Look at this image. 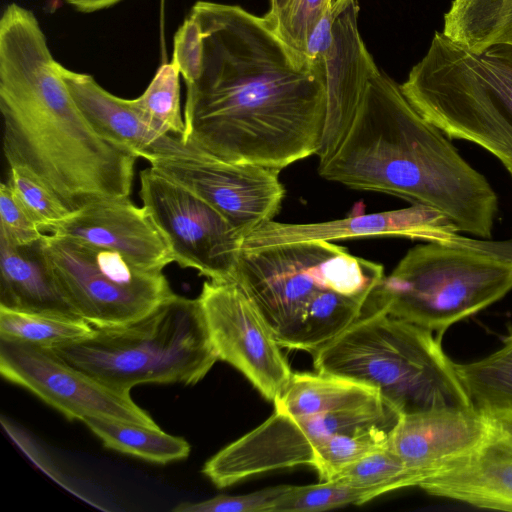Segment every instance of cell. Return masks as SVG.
Returning a JSON list of instances; mask_svg holds the SVG:
<instances>
[{
    "label": "cell",
    "instance_id": "cell-17",
    "mask_svg": "<svg viewBox=\"0 0 512 512\" xmlns=\"http://www.w3.org/2000/svg\"><path fill=\"white\" fill-rule=\"evenodd\" d=\"M487 416L481 443L418 487L474 507L512 511V414Z\"/></svg>",
    "mask_w": 512,
    "mask_h": 512
},
{
    "label": "cell",
    "instance_id": "cell-8",
    "mask_svg": "<svg viewBox=\"0 0 512 512\" xmlns=\"http://www.w3.org/2000/svg\"><path fill=\"white\" fill-rule=\"evenodd\" d=\"M512 290V242L410 249L374 291L370 304L389 315L443 333Z\"/></svg>",
    "mask_w": 512,
    "mask_h": 512
},
{
    "label": "cell",
    "instance_id": "cell-34",
    "mask_svg": "<svg viewBox=\"0 0 512 512\" xmlns=\"http://www.w3.org/2000/svg\"><path fill=\"white\" fill-rule=\"evenodd\" d=\"M44 235L45 233L33 221L8 182L1 183L0 237L15 245L24 246L41 240Z\"/></svg>",
    "mask_w": 512,
    "mask_h": 512
},
{
    "label": "cell",
    "instance_id": "cell-27",
    "mask_svg": "<svg viewBox=\"0 0 512 512\" xmlns=\"http://www.w3.org/2000/svg\"><path fill=\"white\" fill-rule=\"evenodd\" d=\"M394 426L372 425L333 434L315 447L311 467L320 481H328L347 465L386 447Z\"/></svg>",
    "mask_w": 512,
    "mask_h": 512
},
{
    "label": "cell",
    "instance_id": "cell-36",
    "mask_svg": "<svg viewBox=\"0 0 512 512\" xmlns=\"http://www.w3.org/2000/svg\"><path fill=\"white\" fill-rule=\"evenodd\" d=\"M333 1L327 5L307 39L304 54L310 62L315 64H323L324 54L331 42L334 19Z\"/></svg>",
    "mask_w": 512,
    "mask_h": 512
},
{
    "label": "cell",
    "instance_id": "cell-19",
    "mask_svg": "<svg viewBox=\"0 0 512 512\" xmlns=\"http://www.w3.org/2000/svg\"><path fill=\"white\" fill-rule=\"evenodd\" d=\"M487 429L476 408L431 410L400 416L387 446L422 482L473 451Z\"/></svg>",
    "mask_w": 512,
    "mask_h": 512
},
{
    "label": "cell",
    "instance_id": "cell-33",
    "mask_svg": "<svg viewBox=\"0 0 512 512\" xmlns=\"http://www.w3.org/2000/svg\"><path fill=\"white\" fill-rule=\"evenodd\" d=\"M289 486L280 485L244 495H218L200 502L180 503L172 510L174 512H270L275 501Z\"/></svg>",
    "mask_w": 512,
    "mask_h": 512
},
{
    "label": "cell",
    "instance_id": "cell-25",
    "mask_svg": "<svg viewBox=\"0 0 512 512\" xmlns=\"http://www.w3.org/2000/svg\"><path fill=\"white\" fill-rule=\"evenodd\" d=\"M473 406L487 415L512 414V327L501 348L469 363H455Z\"/></svg>",
    "mask_w": 512,
    "mask_h": 512
},
{
    "label": "cell",
    "instance_id": "cell-6",
    "mask_svg": "<svg viewBox=\"0 0 512 512\" xmlns=\"http://www.w3.org/2000/svg\"><path fill=\"white\" fill-rule=\"evenodd\" d=\"M400 88L447 137L479 145L512 177V46L473 53L435 32Z\"/></svg>",
    "mask_w": 512,
    "mask_h": 512
},
{
    "label": "cell",
    "instance_id": "cell-24",
    "mask_svg": "<svg viewBox=\"0 0 512 512\" xmlns=\"http://www.w3.org/2000/svg\"><path fill=\"white\" fill-rule=\"evenodd\" d=\"M109 449L160 464L185 459L190 445L182 437L159 428L110 418L87 417L82 421Z\"/></svg>",
    "mask_w": 512,
    "mask_h": 512
},
{
    "label": "cell",
    "instance_id": "cell-3",
    "mask_svg": "<svg viewBox=\"0 0 512 512\" xmlns=\"http://www.w3.org/2000/svg\"><path fill=\"white\" fill-rule=\"evenodd\" d=\"M326 180L433 207L458 228L490 238L498 197L446 135L378 69L342 141L319 163Z\"/></svg>",
    "mask_w": 512,
    "mask_h": 512
},
{
    "label": "cell",
    "instance_id": "cell-35",
    "mask_svg": "<svg viewBox=\"0 0 512 512\" xmlns=\"http://www.w3.org/2000/svg\"><path fill=\"white\" fill-rule=\"evenodd\" d=\"M202 50L200 26L196 19L189 14L175 33L171 61L179 70L186 85L193 83L199 75Z\"/></svg>",
    "mask_w": 512,
    "mask_h": 512
},
{
    "label": "cell",
    "instance_id": "cell-18",
    "mask_svg": "<svg viewBox=\"0 0 512 512\" xmlns=\"http://www.w3.org/2000/svg\"><path fill=\"white\" fill-rule=\"evenodd\" d=\"M45 234L118 252L149 270L163 271L174 262L169 246L145 208L134 205L130 198L87 205L49 227Z\"/></svg>",
    "mask_w": 512,
    "mask_h": 512
},
{
    "label": "cell",
    "instance_id": "cell-2",
    "mask_svg": "<svg viewBox=\"0 0 512 512\" xmlns=\"http://www.w3.org/2000/svg\"><path fill=\"white\" fill-rule=\"evenodd\" d=\"M58 65L36 16L8 5L0 20V110L9 167L32 175L72 212L129 198L138 157L94 130Z\"/></svg>",
    "mask_w": 512,
    "mask_h": 512
},
{
    "label": "cell",
    "instance_id": "cell-32",
    "mask_svg": "<svg viewBox=\"0 0 512 512\" xmlns=\"http://www.w3.org/2000/svg\"><path fill=\"white\" fill-rule=\"evenodd\" d=\"M333 0H288L274 18L266 16L282 40L305 55L307 39L327 5Z\"/></svg>",
    "mask_w": 512,
    "mask_h": 512
},
{
    "label": "cell",
    "instance_id": "cell-30",
    "mask_svg": "<svg viewBox=\"0 0 512 512\" xmlns=\"http://www.w3.org/2000/svg\"><path fill=\"white\" fill-rule=\"evenodd\" d=\"M376 495L369 490L353 487L338 480L318 484L289 486L275 501L270 512H316L345 505H361Z\"/></svg>",
    "mask_w": 512,
    "mask_h": 512
},
{
    "label": "cell",
    "instance_id": "cell-26",
    "mask_svg": "<svg viewBox=\"0 0 512 512\" xmlns=\"http://www.w3.org/2000/svg\"><path fill=\"white\" fill-rule=\"evenodd\" d=\"M94 329L78 316L0 307V339L53 349L84 339Z\"/></svg>",
    "mask_w": 512,
    "mask_h": 512
},
{
    "label": "cell",
    "instance_id": "cell-7",
    "mask_svg": "<svg viewBox=\"0 0 512 512\" xmlns=\"http://www.w3.org/2000/svg\"><path fill=\"white\" fill-rule=\"evenodd\" d=\"M53 350L124 392L148 383L194 385L219 360L198 299L177 294L133 323L95 328L90 336Z\"/></svg>",
    "mask_w": 512,
    "mask_h": 512
},
{
    "label": "cell",
    "instance_id": "cell-29",
    "mask_svg": "<svg viewBox=\"0 0 512 512\" xmlns=\"http://www.w3.org/2000/svg\"><path fill=\"white\" fill-rule=\"evenodd\" d=\"M179 76V70L173 62L163 64L146 90L132 99V103L156 130L183 139L185 122L180 107Z\"/></svg>",
    "mask_w": 512,
    "mask_h": 512
},
{
    "label": "cell",
    "instance_id": "cell-23",
    "mask_svg": "<svg viewBox=\"0 0 512 512\" xmlns=\"http://www.w3.org/2000/svg\"><path fill=\"white\" fill-rule=\"evenodd\" d=\"M441 32L473 53L512 46V0H453Z\"/></svg>",
    "mask_w": 512,
    "mask_h": 512
},
{
    "label": "cell",
    "instance_id": "cell-31",
    "mask_svg": "<svg viewBox=\"0 0 512 512\" xmlns=\"http://www.w3.org/2000/svg\"><path fill=\"white\" fill-rule=\"evenodd\" d=\"M7 182L44 233L73 213L50 189L23 169L10 167Z\"/></svg>",
    "mask_w": 512,
    "mask_h": 512
},
{
    "label": "cell",
    "instance_id": "cell-28",
    "mask_svg": "<svg viewBox=\"0 0 512 512\" xmlns=\"http://www.w3.org/2000/svg\"><path fill=\"white\" fill-rule=\"evenodd\" d=\"M330 480L372 491L376 497L390 491L418 486L421 482L388 446L347 465Z\"/></svg>",
    "mask_w": 512,
    "mask_h": 512
},
{
    "label": "cell",
    "instance_id": "cell-21",
    "mask_svg": "<svg viewBox=\"0 0 512 512\" xmlns=\"http://www.w3.org/2000/svg\"><path fill=\"white\" fill-rule=\"evenodd\" d=\"M42 239L18 246L0 237V307L77 316L56 281Z\"/></svg>",
    "mask_w": 512,
    "mask_h": 512
},
{
    "label": "cell",
    "instance_id": "cell-38",
    "mask_svg": "<svg viewBox=\"0 0 512 512\" xmlns=\"http://www.w3.org/2000/svg\"><path fill=\"white\" fill-rule=\"evenodd\" d=\"M288 0H270V10L266 14L269 18L276 17L286 6Z\"/></svg>",
    "mask_w": 512,
    "mask_h": 512
},
{
    "label": "cell",
    "instance_id": "cell-4",
    "mask_svg": "<svg viewBox=\"0 0 512 512\" xmlns=\"http://www.w3.org/2000/svg\"><path fill=\"white\" fill-rule=\"evenodd\" d=\"M381 264L329 241L242 249L233 281L281 348L314 353L366 311Z\"/></svg>",
    "mask_w": 512,
    "mask_h": 512
},
{
    "label": "cell",
    "instance_id": "cell-16",
    "mask_svg": "<svg viewBox=\"0 0 512 512\" xmlns=\"http://www.w3.org/2000/svg\"><path fill=\"white\" fill-rule=\"evenodd\" d=\"M355 0L333 1V30L323 57L327 96L326 122L319 163L328 159L346 134L368 83L379 69L358 28Z\"/></svg>",
    "mask_w": 512,
    "mask_h": 512
},
{
    "label": "cell",
    "instance_id": "cell-10",
    "mask_svg": "<svg viewBox=\"0 0 512 512\" xmlns=\"http://www.w3.org/2000/svg\"><path fill=\"white\" fill-rule=\"evenodd\" d=\"M400 415L381 399L313 416L274 413L205 462L202 473L218 488L279 469L312 466L315 447L327 437L372 425H395Z\"/></svg>",
    "mask_w": 512,
    "mask_h": 512
},
{
    "label": "cell",
    "instance_id": "cell-12",
    "mask_svg": "<svg viewBox=\"0 0 512 512\" xmlns=\"http://www.w3.org/2000/svg\"><path fill=\"white\" fill-rule=\"evenodd\" d=\"M0 373L69 420L110 418L159 428L130 392L110 388L60 358L53 349L0 339Z\"/></svg>",
    "mask_w": 512,
    "mask_h": 512
},
{
    "label": "cell",
    "instance_id": "cell-20",
    "mask_svg": "<svg viewBox=\"0 0 512 512\" xmlns=\"http://www.w3.org/2000/svg\"><path fill=\"white\" fill-rule=\"evenodd\" d=\"M59 72L80 111L94 130L111 143L149 163L165 158L198 157L205 151L186 144L182 137L152 127L132 103L117 97L88 74L67 69Z\"/></svg>",
    "mask_w": 512,
    "mask_h": 512
},
{
    "label": "cell",
    "instance_id": "cell-22",
    "mask_svg": "<svg viewBox=\"0 0 512 512\" xmlns=\"http://www.w3.org/2000/svg\"><path fill=\"white\" fill-rule=\"evenodd\" d=\"M381 399L361 383L320 372H293L274 402L275 410L292 416H313L358 407Z\"/></svg>",
    "mask_w": 512,
    "mask_h": 512
},
{
    "label": "cell",
    "instance_id": "cell-37",
    "mask_svg": "<svg viewBox=\"0 0 512 512\" xmlns=\"http://www.w3.org/2000/svg\"><path fill=\"white\" fill-rule=\"evenodd\" d=\"M80 12L90 13L108 8L121 0H63Z\"/></svg>",
    "mask_w": 512,
    "mask_h": 512
},
{
    "label": "cell",
    "instance_id": "cell-11",
    "mask_svg": "<svg viewBox=\"0 0 512 512\" xmlns=\"http://www.w3.org/2000/svg\"><path fill=\"white\" fill-rule=\"evenodd\" d=\"M139 195L182 268L233 281L244 236L202 198L153 167L140 172Z\"/></svg>",
    "mask_w": 512,
    "mask_h": 512
},
{
    "label": "cell",
    "instance_id": "cell-9",
    "mask_svg": "<svg viewBox=\"0 0 512 512\" xmlns=\"http://www.w3.org/2000/svg\"><path fill=\"white\" fill-rule=\"evenodd\" d=\"M42 245L67 302L94 328L133 323L175 295L163 271L118 252L51 234Z\"/></svg>",
    "mask_w": 512,
    "mask_h": 512
},
{
    "label": "cell",
    "instance_id": "cell-1",
    "mask_svg": "<svg viewBox=\"0 0 512 512\" xmlns=\"http://www.w3.org/2000/svg\"><path fill=\"white\" fill-rule=\"evenodd\" d=\"M197 79L186 85L183 141L217 158L282 170L317 155L327 96L323 64L290 48L266 16L198 1Z\"/></svg>",
    "mask_w": 512,
    "mask_h": 512
},
{
    "label": "cell",
    "instance_id": "cell-15",
    "mask_svg": "<svg viewBox=\"0 0 512 512\" xmlns=\"http://www.w3.org/2000/svg\"><path fill=\"white\" fill-rule=\"evenodd\" d=\"M459 233L444 213L427 205L413 204L407 208L368 214L355 207L349 216L336 220L305 224L266 222L245 236L242 249L367 237H403L455 245L477 241Z\"/></svg>",
    "mask_w": 512,
    "mask_h": 512
},
{
    "label": "cell",
    "instance_id": "cell-14",
    "mask_svg": "<svg viewBox=\"0 0 512 512\" xmlns=\"http://www.w3.org/2000/svg\"><path fill=\"white\" fill-rule=\"evenodd\" d=\"M151 164L216 209L244 238L278 214L285 188L281 170L233 163L207 152L198 157L165 158Z\"/></svg>",
    "mask_w": 512,
    "mask_h": 512
},
{
    "label": "cell",
    "instance_id": "cell-13",
    "mask_svg": "<svg viewBox=\"0 0 512 512\" xmlns=\"http://www.w3.org/2000/svg\"><path fill=\"white\" fill-rule=\"evenodd\" d=\"M219 360L275 402L293 374L267 325L234 281L203 283L197 297Z\"/></svg>",
    "mask_w": 512,
    "mask_h": 512
},
{
    "label": "cell",
    "instance_id": "cell-5",
    "mask_svg": "<svg viewBox=\"0 0 512 512\" xmlns=\"http://www.w3.org/2000/svg\"><path fill=\"white\" fill-rule=\"evenodd\" d=\"M312 357L317 372L375 389L400 416L475 408L440 338L370 301L363 315Z\"/></svg>",
    "mask_w": 512,
    "mask_h": 512
}]
</instances>
